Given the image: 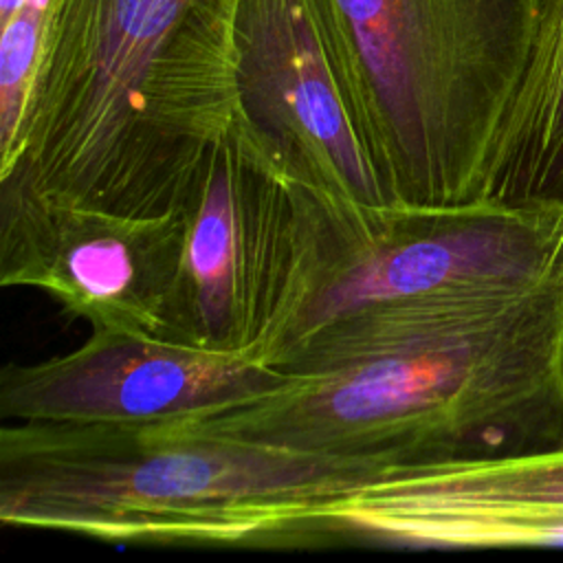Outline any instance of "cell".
<instances>
[{
	"instance_id": "obj_1",
	"label": "cell",
	"mask_w": 563,
	"mask_h": 563,
	"mask_svg": "<svg viewBox=\"0 0 563 563\" xmlns=\"http://www.w3.org/2000/svg\"><path fill=\"white\" fill-rule=\"evenodd\" d=\"M279 387L187 418L213 433L389 466L563 446V288L427 295L341 317Z\"/></svg>"
},
{
	"instance_id": "obj_2",
	"label": "cell",
	"mask_w": 563,
	"mask_h": 563,
	"mask_svg": "<svg viewBox=\"0 0 563 563\" xmlns=\"http://www.w3.org/2000/svg\"><path fill=\"white\" fill-rule=\"evenodd\" d=\"M240 0H51L0 187L81 207L180 209L238 112Z\"/></svg>"
},
{
	"instance_id": "obj_3",
	"label": "cell",
	"mask_w": 563,
	"mask_h": 563,
	"mask_svg": "<svg viewBox=\"0 0 563 563\" xmlns=\"http://www.w3.org/2000/svg\"><path fill=\"white\" fill-rule=\"evenodd\" d=\"M389 464L163 422H4L0 521L112 543L303 545Z\"/></svg>"
},
{
	"instance_id": "obj_4",
	"label": "cell",
	"mask_w": 563,
	"mask_h": 563,
	"mask_svg": "<svg viewBox=\"0 0 563 563\" xmlns=\"http://www.w3.org/2000/svg\"><path fill=\"white\" fill-rule=\"evenodd\" d=\"M389 202L490 200L539 0H310Z\"/></svg>"
},
{
	"instance_id": "obj_5",
	"label": "cell",
	"mask_w": 563,
	"mask_h": 563,
	"mask_svg": "<svg viewBox=\"0 0 563 563\" xmlns=\"http://www.w3.org/2000/svg\"><path fill=\"white\" fill-rule=\"evenodd\" d=\"M559 288L563 200L339 207L306 185L292 297L264 361L277 367L323 325L380 303Z\"/></svg>"
},
{
	"instance_id": "obj_6",
	"label": "cell",
	"mask_w": 563,
	"mask_h": 563,
	"mask_svg": "<svg viewBox=\"0 0 563 563\" xmlns=\"http://www.w3.org/2000/svg\"><path fill=\"white\" fill-rule=\"evenodd\" d=\"M183 207L187 242L169 339L264 361L292 297L306 185L235 112Z\"/></svg>"
},
{
	"instance_id": "obj_7",
	"label": "cell",
	"mask_w": 563,
	"mask_h": 563,
	"mask_svg": "<svg viewBox=\"0 0 563 563\" xmlns=\"http://www.w3.org/2000/svg\"><path fill=\"white\" fill-rule=\"evenodd\" d=\"M185 207L136 216L0 187V286L37 288L92 330L169 339Z\"/></svg>"
},
{
	"instance_id": "obj_8",
	"label": "cell",
	"mask_w": 563,
	"mask_h": 563,
	"mask_svg": "<svg viewBox=\"0 0 563 563\" xmlns=\"http://www.w3.org/2000/svg\"><path fill=\"white\" fill-rule=\"evenodd\" d=\"M563 539V446L400 464L317 512L306 545L479 550Z\"/></svg>"
},
{
	"instance_id": "obj_9",
	"label": "cell",
	"mask_w": 563,
	"mask_h": 563,
	"mask_svg": "<svg viewBox=\"0 0 563 563\" xmlns=\"http://www.w3.org/2000/svg\"><path fill=\"white\" fill-rule=\"evenodd\" d=\"M290 372L246 352L92 330L73 352L0 372V416L13 422H163L266 394Z\"/></svg>"
},
{
	"instance_id": "obj_10",
	"label": "cell",
	"mask_w": 563,
	"mask_h": 563,
	"mask_svg": "<svg viewBox=\"0 0 563 563\" xmlns=\"http://www.w3.org/2000/svg\"><path fill=\"white\" fill-rule=\"evenodd\" d=\"M238 112L312 191L339 207L387 205L328 59L310 0H240Z\"/></svg>"
},
{
	"instance_id": "obj_11",
	"label": "cell",
	"mask_w": 563,
	"mask_h": 563,
	"mask_svg": "<svg viewBox=\"0 0 563 563\" xmlns=\"http://www.w3.org/2000/svg\"><path fill=\"white\" fill-rule=\"evenodd\" d=\"M490 200H563V0H539L530 57L508 112Z\"/></svg>"
},
{
	"instance_id": "obj_12",
	"label": "cell",
	"mask_w": 563,
	"mask_h": 563,
	"mask_svg": "<svg viewBox=\"0 0 563 563\" xmlns=\"http://www.w3.org/2000/svg\"><path fill=\"white\" fill-rule=\"evenodd\" d=\"M48 7L51 0H24L0 22V163L13 154L24 125L44 51Z\"/></svg>"
},
{
	"instance_id": "obj_13",
	"label": "cell",
	"mask_w": 563,
	"mask_h": 563,
	"mask_svg": "<svg viewBox=\"0 0 563 563\" xmlns=\"http://www.w3.org/2000/svg\"><path fill=\"white\" fill-rule=\"evenodd\" d=\"M24 0H0V22H4L7 18H11Z\"/></svg>"
}]
</instances>
